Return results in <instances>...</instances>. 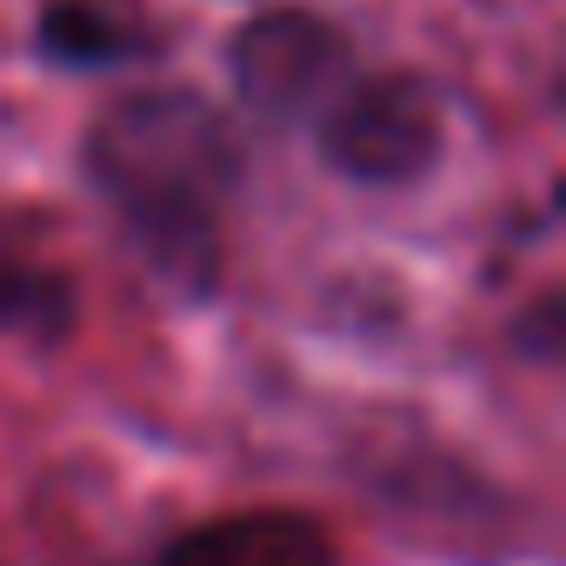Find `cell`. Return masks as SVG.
Segmentation results:
<instances>
[{
  "label": "cell",
  "mask_w": 566,
  "mask_h": 566,
  "mask_svg": "<svg viewBox=\"0 0 566 566\" xmlns=\"http://www.w3.org/2000/svg\"><path fill=\"white\" fill-rule=\"evenodd\" d=\"M87 174L140 253L187 294L220 280V220L240 187V134L200 94H127L87 127Z\"/></svg>",
  "instance_id": "6da1fadb"
},
{
  "label": "cell",
  "mask_w": 566,
  "mask_h": 566,
  "mask_svg": "<svg viewBox=\"0 0 566 566\" xmlns=\"http://www.w3.org/2000/svg\"><path fill=\"white\" fill-rule=\"evenodd\" d=\"M447 147V107L420 74H380L347 87L321 120V154L360 187H407Z\"/></svg>",
  "instance_id": "7a4b0ae2"
},
{
  "label": "cell",
  "mask_w": 566,
  "mask_h": 566,
  "mask_svg": "<svg viewBox=\"0 0 566 566\" xmlns=\"http://www.w3.org/2000/svg\"><path fill=\"white\" fill-rule=\"evenodd\" d=\"M227 67L240 81V94L273 114V120H301L327 101H340L354 87V48L334 21L321 14H301V8H273V14H253L233 48H227Z\"/></svg>",
  "instance_id": "3957f363"
},
{
  "label": "cell",
  "mask_w": 566,
  "mask_h": 566,
  "mask_svg": "<svg viewBox=\"0 0 566 566\" xmlns=\"http://www.w3.org/2000/svg\"><path fill=\"white\" fill-rule=\"evenodd\" d=\"M160 566H340V553L314 513L253 506V513H220L187 526L160 553Z\"/></svg>",
  "instance_id": "277c9868"
},
{
  "label": "cell",
  "mask_w": 566,
  "mask_h": 566,
  "mask_svg": "<svg viewBox=\"0 0 566 566\" xmlns=\"http://www.w3.org/2000/svg\"><path fill=\"white\" fill-rule=\"evenodd\" d=\"M41 48L74 67H120L154 54V34H147V14L127 8V0H48Z\"/></svg>",
  "instance_id": "5b68a950"
},
{
  "label": "cell",
  "mask_w": 566,
  "mask_h": 566,
  "mask_svg": "<svg viewBox=\"0 0 566 566\" xmlns=\"http://www.w3.org/2000/svg\"><path fill=\"white\" fill-rule=\"evenodd\" d=\"M67 287L41 266H0V327H61Z\"/></svg>",
  "instance_id": "8992f818"
}]
</instances>
